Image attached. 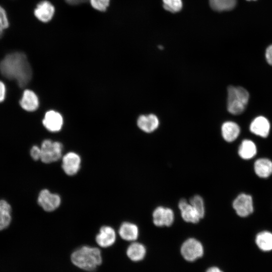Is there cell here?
Returning <instances> with one entry per match:
<instances>
[{"instance_id": "1", "label": "cell", "mask_w": 272, "mask_h": 272, "mask_svg": "<svg viewBox=\"0 0 272 272\" xmlns=\"http://www.w3.org/2000/svg\"><path fill=\"white\" fill-rule=\"evenodd\" d=\"M0 72L7 79L16 81L21 88L26 86L32 76L26 55L20 52L7 55L0 62Z\"/></svg>"}, {"instance_id": "2", "label": "cell", "mask_w": 272, "mask_h": 272, "mask_svg": "<svg viewBox=\"0 0 272 272\" xmlns=\"http://www.w3.org/2000/svg\"><path fill=\"white\" fill-rule=\"evenodd\" d=\"M71 259L75 266L87 271L95 270L102 262L100 250L89 246H83L75 250Z\"/></svg>"}, {"instance_id": "3", "label": "cell", "mask_w": 272, "mask_h": 272, "mask_svg": "<svg viewBox=\"0 0 272 272\" xmlns=\"http://www.w3.org/2000/svg\"><path fill=\"white\" fill-rule=\"evenodd\" d=\"M227 109L231 114L238 115L245 109L248 102L249 95L242 87L229 86L227 89Z\"/></svg>"}, {"instance_id": "4", "label": "cell", "mask_w": 272, "mask_h": 272, "mask_svg": "<svg viewBox=\"0 0 272 272\" xmlns=\"http://www.w3.org/2000/svg\"><path fill=\"white\" fill-rule=\"evenodd\" d=\"M40 149V160L44 163L54 162L61 158L63 146L58 142L45 140L42 142Z\"/></svg>"}, {"instance_id": "5", "label": "cell", "mask_w": 272, "mask_h": 272, "mask_svg": "<svg viewBox=\"0 0 272 272\" xmlns=\"http://www.w3.org/2000/svg\"><path fill=\"white\" fill-rule=\"evenodd\" d=\"M180 252L184 259L186 261L192 262L202 256L203 247L198 240L190 238L183 243Z\"/></svg>"}, {"instance_id": "6", "label": "cell", "mask_w": 272, "mask_h": 272, "mask_svg": "<svg viewBox=\"0 0 272 272\" xmlns=\"http://www.w3.org/2000/svg\"><path fill=\"white\" fill-rule=\"evenodd\" d=\"M39 205L46 212H52L57 209L61 203L60 196L56 193L44 189L39 192L38 197Z\"/></svg>"}, {"instance_id": "7", "label": "cell", "mask_w": 272, "mask_h": 272, "mask_svg": "<svg viewBox=\"0 0 272 272\" xmlns=\"http://www.w3.org/2000/svg\"><path fill=\"white\" fill-rule=\"evenodd\" d=\"M233 207L239 216L247 217L253 211L252 198L249 194L241 193L233 201Z\"/></svg>"}, {"instance_id": "8", "label": "cell", "mask_w": 272, "mask_h": 272, "mask_svg": "<svg viewBox=\"0 0 272 272\" xmlns=\"http://www.w3.org/2000/svg\"><path fill=\"white\" fill-rule=\"evenodd\" d=\"M81 164V158L76 153L70 152L62 157L61 167L67 175L76 174L80 169Z\"/></svg>"}, {"instance_id": "9", "label": "cell", "mask_w": 272, "mask_h": 272, "mask_svg": "<svg viewBox=\"0 0 272 272\" xmlns=\"http://www.w3.org/2000/svg\"><path fill=\"white\" fill-rule=\"evenodd\" d=\"M174 220V212L170 208L160 206L156 208L153 213V223L158 227L170 226Z\"/></svg>"}, {"instance_id": "10", "label": "cell", "mask_w": 272, "mask_h": 272, "mask_svg": "<svg viewBox=\"0 0 272 272\" xmlns=\"http://www.w3.org/2000/svg\"><path fill=\"white\" fill-rule=\"evenodd\" d=\"M116 238L114 229L109 226H103L96 235L95 240L99 246L106 248L112 246L115 243Z\"/></svg>"}, {"instance_id": "11", "label": "cell", "mask_w": 272, "mask_h": 272, "mask_svg": "<svg viewBox=\"0 0 272 272\" xmlns=\"http://www.w3.org/2000/svg\"><path fill=\"white\" fill-rule=\"evenodd\" d=\"M42 123L49 131L57 132L62 127L63 118L59 113L54 110H49L46 112Z\"/></svg>"}, {"instance_id": "12", "label": "cell", "mask_w": 272, "mask_h": 272, "mask_svg": "<svg viewBox=\"0 0 272 272\" xmlns=\"http://www.w3.org/2000/svg\"><path fill=\"white\" fill-rule=\"evenodd\" d=\"M54 12L53 5L47 1H43L37 5L34 10V15L39 20L46 23L51 20Z\"/></svg>"}, {"instance_id": "13", "label": "cell", "mask_w": 272, "mask_h": 272, "mask_svg": "<svg viewBox=\"0 0 272 272\" xmlns=\"http://www.w3.org/2000/svg\"><path fill=\"white\" fill-rule=\"evenodd\" d=\"M178 208L182 219L186 222L197 223L201 219L194 208L185 199H181L178 203Z\"/></svg>"}, {"instance_id": "14", "label": "cell", "mask_w": 272, "mask_h": 272, "mask_svg": "<svg viewBox=\"0 0 272 272\" xmlns=\"http://www.w3.org/2000/svg\"><path fill=\"white\" fill-rule=\"evenodd\" d=\"M269 130L270 123L268 119L262 116L256 117L250 125V130L251 132L262 138L268 136Z\"/></svg>"}, {"instance_id": "15", "label": "cell", "mask_w": 272, "mask_h": 272, "mask_svg": "<svg viewBox=\"0 0 272 272\" xmlns=\"http://www.w3.org/2000/svg\"><path fill=\"white\" fill-rule=\"evenodd\" d=\"M137 125L142 130L150 133L155 130L159 125V120L153 114L142 115L137 120Z\"/></svg>"}, {"instance_id": "16", "label": "cell", "mask_w": 272, "mask_h": 272, "mask_svg": "<svg viewBox=\"0 0 272 272\" xmlns=\"http://www.w3.org/2000/svg\"><path fill=\"white\" fill-rule=\"evenodd\" d=\"M20 104L27 111H33L39 106V100L36 94L30 90H25L23 94Z\"/></svg>"}, {"instance_id": "17", "label": "cell", "mask_w": 272, "mask_h": 272, "mask_svg": "<svg viewBox=\"0 0 272 272\" xmlns=\"http://www.w3.org/2000/svg\"><path fill=\"white\" fill-rule=\"evenodd\" d=\"M118 233L120 237L124 240L134 241L139 236V228L133 223L124 222L120 226Z\"/></svg>"}, {"instance_id": "18", "label": "cell", "mask_w": 272, "mask_h": 272, "mask_svg": "<svg viewBox=\"0 0 272 272\" xmlns=\"http://www.w3.org/2000/svg\"><path fill=\"white\" fill-rule=\"evenodd\" d=\"M240 132V127L236 123L233 121L225 122L221 127L222 137L228 142L235 141L239 135Z\"/></svg>"}, {"instance_id": "19", "label": "cell", "mask_w": 272, "mask_h": 272, "mask_svg": "<svg viewBox=\"0 0 272 272\" xmlns=\"http://www.w3.org/2000/svg\"><path fill=\"white\" fill-rule=\"evenodd\" d=\"M254 169L258 177L267 178L272 174V162L266 158L258 159L254 162Z\"/></svg>"}, {"instance_id": "20", "label": "cell", "mask_w": 272, "mask_h": 272, "mask_svg": "<svg viewBox=\"0 0 272 272\" xmlns=\"http://www.w3.org/2000/svg\"><path fill=\"white\" fill-rule=\"evenodd\" d=\"M146 254L145 246L139 242H133L126 250L127 257L133 261H139L144 259Z\"/></svg>"}, {"instance_id": "21", "label": "cell", "mask_w": 272, "mask_h": 272, "mask_svg": "<svg viewBox=\"0 0 272 272\" xmlns=\"http://www.w3.org/2000/svg\"><path fill=\"white\" fill-rule=\"evenodd\" d=\"M257 152L255 144L251 140H244L241 143L238 149L239 156L245 160H249L254 157Z\"/></svg>"}, {"instance_id": "22", "label": "cell", "mask_w": 272, "mask_h": 272, "mask_svg": "<svg viewBox=\"0 0 272 272\" xmlns=\"http://www.w3.org/2000/svg\"><path fill=\"white\" fill-rule=\"evenodd\" d=\"M255 243L257 247L263 251L272 250V233L268 231H262L257 234Z\"/></svg>"}, {"instance_id": "23", "label": "cell", "mask_w": 272, "mask_h": 272, "mask_svg": "<svg viewBox=\"0 0 272 272\" xmlns=\"http://www.w3.org/2000/svg\"><path fill=\"white\" fill-rule=\"evenodd\" d=\"M237 0H209L212 9L216 11H229L236 6Z\"/></svg>"}, {"instance_id": "24", "label": "cell", "mask_w": 272, "mask_h": 272, "mask_svg": "<svg viewBox=\"0 0 272 272\" xmlns=\"http://www.w3.org/2000/svg\"><path fill=\"white\" fill-rule=\"evenodd\" d=\"M189 203L197 211L200 218H203L205 213V209L202 198L199 195H195L190 198Z\"/></svg>"}, {"instance_id": "25", "label": "cell", "mask_w": 272, "mask_h": 272, "mask_svg": "<svg viewBox=\"0 0 272 272\" xmlns=\"http://www.w3.org/2000/svg\"><path fill=\"white\" fill-rule=\"evenodd\" d=\"M162 1L164 8L171 13L178 12L182 8L181 0H162Z\"/></svg>"}, {"instance_id": "26", "label": "cell", "mask_w": 272, "mask_h": 272, "mask_svg": "<svg viewBox=\"0 0 272 272\" xmlns=\"http://www.w3.org/2000/svg\"><path fill=\"white\" fill-rule=\"evenodd\" d=\"M89 1L93 8L101 12L105 11L110 3V0H89Z\"/></svg>"}, {"instance_id": "27", "label": "cell", "mask_w": 272, "mask_h": 272, "mask_svg": "<svg viewBox=\"0 0 272 272\" xmlns=\"http://www.w3.org/2000/svg\"><path fill=\"white\" fill-rule=\"evenodd\" d=\"M11 221V214H0V230H2L8 227Z\"/></svg>"}, {"instance_id": "28", "label": "cell", "mask_w": 272, "mask_h": 272, "mask_svg": "<svg viewBox=\"0 0 272 272\" xmlns=\"http://www.w3.org/2000/svg\"><path fill=\"white\" fill-rule=\"evenodd\" d=\"M9 26V21L5 10L0 6V27L3 29Z\"/></svg>"}, {"instance_id": "29", "label": "cell", "mask_w": 272, "mask_h": 272, "mask_svg": "<svg viewBox=\"0 0 272 272\" xmlns=\"http://www.w3.org/2000/svg\"><path fill=\"white\" fill-rule=\"evenodd\" d=\"M11 207L5 200H0V214H11Z\"/></svg>"}, {"instance_id": "30", "label": "cell", "mask_w": 272, "mask_h": 272, "mask_svg": "<svg viewBox=\"0 0 272 272\" xmlns=\"http://www.w3.org/2000/svg\"><path fill=\"white\" fill-rule=\"evenodd\" d=\"M30 155L34 160L40 159L41 149L37 146H33L30 150Z\"/></svg>"}, {"instance_id": "31", "label": "cell", "mask_w": 272, "mask_h": 272, "mask_svg": "<svg viewBox=\"0 0 272 272\" xmlns=\"http://www.w3.org/2000/svg\"><path fill=\"white\" fill-rule=\"evenodd\" d=\"M265 58L267 62L272 65V45L267 48L265 51Z\"/></svg>"}, {"instance_id": "32", "label": "cell", "mask_w": 272, "mask_h": 272, "mask_svg": "<svg viewBox=\"0 0 272 272\" xmlns=\"http://www.w3.org/2000/svg\"><path fill=\"white\" fill-rule=\"evenodd\" d=\"M6 96V87L5 84L0 81V102L3 101Z\"/></svg>"}, {"instance_id": "33", "label": "cell", "mask_w": 272, "mask_h": 272, "mask_svg": "<svg viewBox=\"0 0 272 272\" xmlns=\"http://www.w3.org/2000/svg\"><path fill=\"white\" fill-rule=\"evenodd\" d=\"M88 1L89 0H65L67 4L72 5H79Z\"/></svg>"}, {"instance_id": "34", "label": "cell", "mask_w": 272, "mask_h": 272, "mask_svg": "<svg viewBox=\"0 0 272 272\" xmlns=\"http://www.w3.org/2000/svg\"><path fill=\"white\" fill-rule=\"evenodd\" d=\"M206 272H223L219 267L212 266L209 268Z\"/></svg>"}, {"instance_id": "35", "label": "cell", "mask_w": 272, "mask_h": 272, "mask_svg": "<svg viewBox=\"0 0 272 272\" xmlns=\"http://www.w3.org/2000/svg\"><path fill=\"white\" fill-rule=\"evenodd\" d=\"M3 29L0 27V37L2 36V34L3 33Z\"/></svg>"}, {"instance_id": "36", "label": "cell", "mask_w": 272, "mask_h": 272, "mask_svg": "<svg viewBox=\"0 0 272 272\" xmlns=\"http://www.w3.org/2000/svg\"><path fill=\"white\" fill-rule=\"evenodd\" d=\"M247 1H251V0H247ZM253 1H255V0H253Z\"/></svg>"}]
</instances>
